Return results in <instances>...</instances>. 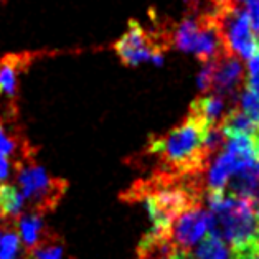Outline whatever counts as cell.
<instances>
[{
  "label": "cell",
  "mask_w": 259,
  "mask_h": 259,
  "mask_svg": "<svg viewBox=\"0 0 259 259\" xmlns=\"http://www.w3.org/2000/svg\"><path fill=\"white\" fill-rule=\"evenodd\" d=\"M208 129L205 121L188 112L167 134L150 139L144 152L159 159L160 172L177 175L205 174L213 159L205 147Z\"/></svg>",
  "instance_id": "6da1fadb"
},
{
  "label": "cell",
  "mask_w": 259,
  "mask_h": 259,
  "mask_svg": "<svg viewBox=\"0 0 259 259\" xmlns=\"http://www.w3.org/2000/svg\"><path fill=\"white\" fill-rule=\"evenodd\" d=\"M213 233L230 246L231 259H259V214L249 198L208 192Z\"/></svg>",
  "instance_id": "7a4b0ae2"
},
{
  "label": "cell",
  "mask_w": 259,
  "mask_h": 259,
  "mask_svg": "<svg viewBox=\"0 0 259 259\" xmlns=\"http://www.w3.org/2000/svg\"><path fill=\"white\" fill-rule=\"evenodd\" d=\"M14 167L25 205H28V211L43 217L56 210L63 195L68 190V182L48 175L47 170L36 163L35 155L14 162Z\"/></svg>",
  "instance_id": "3957f363"
},
{
  "label": "cell",
  "mask_w": 259,
  "mask_h": 259,
  "mask_svg": "<svg viewBox=\"0 0 259 259\" xmlns=\"http://www.w3.org/2000/svg\"><path fill=\"white\" fill-rule=\"evenodd\" d=\"M214 15L220 25L226 53L235 55L239 60H249L259 52V38L251 28L244 9L230 5L220 9Z\"/></svg>",
  "instance_id": "277c9868"
},
{
  "label": "cell",
  "mask_w": 259,
  "mask_h": 259,
  "mask_svg": "<svg viewBox=\"0 0 259 259\" xmlns=\"http://www.w3.org/2000/svg\"><path fill=\"white\" fill-rule=\"evenodd\" d=\"M168 47L165 43L154 38L142 25L131 20L125 33L114 43V50L121 61L127 66H136L139 63L152 61L160 65L163 61V50Z\"/></svg>",
  "instance_id": "5b68a950"
},
{
  "label": "cell",
  "mask_w": 259,
  "mask_h": 259,
  "mask_svg": "<svg viewBox=\"0 0 259 259\" xmlns=\"http://www.w3.org/2000/svg\"><path fill=\"white\" fill-rule=\"evenodd\" d=\"M213 214L203 206H193L179 214L170 225L168 236L175 248L183 254H188L201 238L211 230Z\"/></svg>",
  "instance_id": "8992f818"
},
{
  "label": "cell",
  "mask_w": 259,
  "mask_h": 259,
  "mask_svg": "<svg viewBox=\"0 0 259 259\" xmlns=\"http://www.w3.org/2000/svg\"><path fill=\"white\" fill-rule=\"evenodd\" d=\"M246 84V71L241 60L235 55H223L214 60L213 83L210 94L225 98L231 106H238V98Z\"/></svg>",
  "instance_id": "52a82bcc"
},
{
  "label": "cell",
  "mask_w": 259,
  "mask_h": 259,
  "mask_svg": "<svg viewBox=\"0 0 259 259\" xmlns=\"http://www.w3.org/2000/svg\"><path fill=\"white\" fill-rule=\"evenodd\" d=\"M137 259H188L170 241L168 231L150 230L137 246Z\"/></svg>",
  "instance_id": "ba28073f"
},
{
  "label": "cell",
  "mask_w": 259,
  "mask_h": 259,
  "mask_svg": "<svg viewBox=\"0 0 259 259\" xmlns=\"http://www.w3.org/2000/svg\"><path fill=\"white\" fill-rule=\"evenodd\" d=\"M30 53H10L0 60V94L15 104L18 74L31 63Z\"/></svg>",
  "instance_id": "9c48e42d"
},
{
  "label": "cell",
  "mask_w": 259,
  "mask_h": 259,
  "mask_svg": "<svg viewBox=\"0 0 259 259\" xmlns=\"http://www.w3.org/2000/svg\"><path fill=\"white\" fill-rule=\"evenodd\" d=\"M231 106L225 98L218 96V94H201V96L195 98L190 104L188 112H192L201 121L208 124V127H218L220 122L223 121L225 114L228 112Z\"/></svg>",
  "instance_id": "30bf717a"
},
{
  "label": "cell",
  "mask_w": 259,
  "mask_h": 259,
  "mask_svg": "<svg viewBox=\"0 0 259 259\" xmlns=\"http://www.w3.org/2000/svg\"><path fill=\"white\" fill-rule=\"evenodd\" d=\"M15 226H17V231L18 235L22 238V243L25 246V249L30 251L33 249L36 244L45 236L50 235V230L48 226L43 223V217L38 213H33V211H23L18 220L15 221Z\"/></svg>",
  "instance_id": "8fae6325"
},
{
  "label": "cell",
  "mask_w": 259,
  "mask_h": 259,
  "mask_svg": "<svg viewBox=\"0 0 259 259\" xmlns=\"http://www.w3.org/2000/svg\"><path fill=\"white\" fill-rule=\"evenodd\" d=\"M25 211V198L22 192L12 183H0V217L5 225H15Z\"/></svg>",
  "instance_id": "7c38bea8"
},
{
  "label": "cell",
  "mask_w": 259,
  "mask_h": 259,
  "mask_svg": "<svg viewBox=\"0 0 259 259\" xmlns=\"http://www.w3.org/2000/svg\"><path fill=\"white\" fill-rule=\"evenodd\" d=\"M218 127L221 129V132H223L226 137H230V136H249V137H252L259 127V124L252 121V119H249L238 106H235L226 112L223 121L220 122Z\"/></svg>",
  "instance_id": "4fadbf2b"
},
{
  "label": "cell",
  "mask_w": 259,
  "mask_h": 259,
  "mask_svg": "<svg viewBox=\"0 0 259 259\" xmlns=\"http://www.w3.org/2000/svg\"><path fill=\"white\" fill-rule=\"evenodd\" d=\"M230 252L226 243L217 233L208 231L206 235L195 244V248L188 252V259H228Z\"/></svg>",
  "instance_id": "5bb4252c"
},
{
  "label": "cell",
  "mask_w": 259,
  "mask_h": 259,
  "mask_svg": "<svg viewBox=\"0 0 259 259\" xmlns=\"http://www.w3.org/2000/svg\"><path fill=\"white\" fill-rule=\"evenodd\" d=\"M198 31H200V15L188 14L187 17L182 18L179 27L174 31L172 35L174 45L179 50H182V52L192 53L195 41H197Z\"/></svg>",
  "instance_id": "9a60e30c"
},
{
  "label": "cell",
  "mask_w": 259,
  "mask_h": 259,
  "mask_svg": "<svg viewBox=\"0 0 259 259\" xmlns=\"http://www.w3.org/2000/svg\"><path fill=\"white\" fill-rule=\"evenodd\" d=\"M27 259H71L66 254L65 243L60 235L52 230L33 249L27 251Z\"/></svg>",
  "instance_id": "2e32d148"
},
{
  "label": "cell",
  "mask_w": 259,
  "mask_h": 259,
  "mask_svg": "<svg viewBox=\"0 0 259 259\" xmlns=\"http://www.w3.org/2000/svg\"><path fill=\"white\" fill-rule=\"evenodd\" d=\"M20 249V238L14 225L0 226V259H17Z\"/></svg>",
  "instance_id": "e0dca14e"
},
{
  "label": "cell",
  "mask_w": 259,
  "mask_h": 259,
  "mask_svg": "<svg viewBox=\"0 0 259 259\" xmlns=\"http://www.w3.org/2000/svg\"><path fill=\"white\" fill-rule=\"evenodd\" d=\"M238 107L249 119H252V121L259 124V96H256L254 93H251L246 86L238 98Z\"/></svg>",
  "instance_id": "ac0fdd59"
},
{
  "label": "cell",
  "mask_w": 259,
  "mask_h": 259,
  "mask_svg": "<svg viewBox=\"0 0 259 259\" xmlns=\"http://www.w3.org/2000/svg\"><path fill=\"white\" fill-rule=\"evenodd\" d=\"M246 14L254 35L259 38V0H246Z\"/></svg>",
  "instance_id": "d6986e66"
},
{
  "label": "cell",
  "mask_w": 259,
  "mask_h": 259,
  "mask_svg": "<svg viewBox=\"0 0 259 259\" xmlns=\"http://www.w3.org/2000/svg\"><path fill=\"white\" fill-rule=\"evenodd\" d=\"M259 74V52L256 55H252L248 60V71H246V76H257Z\"/></svg>",
  "instance_id": "ffe728a7"
},
{
  "label": "cell",
  "mask_w": 259,
  "mask_h": 259,
  "mask_svg": "<svg viewBox=\"0 0 259 259\" xmlns=\"http://www.w3.org/2000/svg\"><path fill=\"white\" fill-rule=\"evenodd\" d=\"M251 93H254L256 96H259V74L257 76H251L248 78L246 76V84H244Z\"/></svg>",
  "instance_id": "44dd1931"
},
{
  "label": "cell",
  "mask_w": 259,
  "mask_h": 259,
  "mask_svg": "<svg viewBox=\"0 0 259 259\" xmlns=\"http://www.w3.org/2000/svg\"><path fill=\"white\" fill-rule=\"evenodd\" d=\"M10 174V163L9 159L4 155H0V180H5Z\"/></svg>",
  "instance_id": "7402d4cb"
},
{
  "label": "cell",
  "mask_w": 259,
  "mask_h": 259,
  "mask_svg": "<svg viewBox=\"0 0 259 259\" xmlns=\"http://www.w3.org/2000/svg\"><path fill=\"white\" fill-rule=\"evenodd\" d=\"M228 2H230V5H238V4L246 2V0H228Z\"/></svg>",
  "instance_id": "603a6c76"
},
{
  "label": "cell",
  "mask_w": 259,
  "mask_h": 259,
  "mask_svg": "<svg viewBox=\"0 0 259 259\" xmlns=\"http://www.w3.org/2000/svg\"><path fill=\"white\" fill-rule=\"evenodd\" d=\"M5 223H4V220H2V217H0V226H4Z\"/></svg>",
  "instance_id": "cb8c5ba5"
}]
</instances>
